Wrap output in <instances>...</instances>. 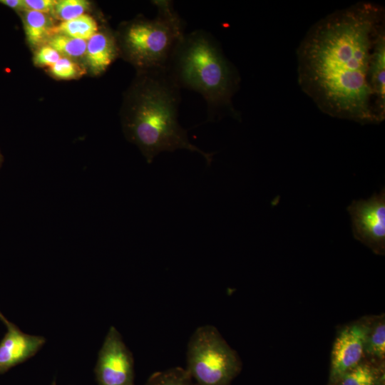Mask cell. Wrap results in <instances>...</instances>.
Segmentation results:
<instances>
[{
  "mask_svg": "<svg viewBox=\"0 0 385 385\" xmlns=\"http://www.w3.org/2000/svg\"><path fill=\"white\" fill-rule=\"evenodd\" d=\"M384 26L381 6L359 2L309 29L297 49L298 81L324 113L362 124L379 123L368 77Z\"/></svg>",
  "mask_w": 385,
  "mask_h": 385,
  "instance_id": "cell-1",
  "label": "cell"
},
{
  "mask_svg": "<svg viewBox=\"0 0 385 385\" xmlns=\"http://www.w3.org/2000/svg\"><path fill=\"white\" fill-rule=\"evenodd\" d=\"M180 89L165 69L140 71L130 99L126 128L148 163L161 152L186 149L200 153L210 165L214 153L192 144L179 123Z\"/></svg>",
  "mask_w": 385,
  "mask_h": 385,
  "instance_id": "cell-2",
  "label": "cell"
},
{
  "mask_svg": "<svg viewBox=\"0 0 385 385\" xmlns=\"http://www.w3.org/2000/svg\"><path fill=\"white\" fill-rule=\"evenodd\" d=\"M165 70L180 88L202 96L209 120L222 115L239 118L232 102L239 88V73L208 32L197 30L185 34Z\"/></svg>",
  "mask_w": 385,
  "mask_h": 385,
  "instance_id": "cell-3",
  "label": "cell"
},
{
  "mask_svg": "<svg viewBox=\"0 0 385 385\" xmlns=\"http://www.w3.org/2000/svg\"><path fill=\"white\" fill-rule=\"evenodd\" d=\"M155 19L140 18L125 26L123 43L127 54L141 71L166 69L185 35L183 22L170 1H153Z\"/></svg>",
  "mask_w": 385,
  "mask_h": 385,
  "instance_id": "cell-4",
  "label": "cell"
},
{
  "mask_svg": "<svg viewBox=\"0 0 385 385\" xmlns=\"http://www.w3.org/2000/svg\"><path fill=\"white\" fill-rule=\"evenodd\" d=\"M186 356L185 369L197 385H229L241 369L237 354L211 325L195 331Z\"/></svg>",
  "mask_w": 385,
  "mask_h": 385,
  "instance_id": "cell-5",
  "label": "cell"
},
{
  "mask_svg": "<svg viewBox=\"0 0 385 385\" xmlns=\"http://www.w3.org/2000/svg\"><path fill=\"white\" fill-rule=\"evenodd\" d=\"M352 232L358 240L376 254L385 251V192L374 194L368 200H354L348 207Z\"/></svg>",
  "mask_w": 385,
  "mask_h": 385,
  "instance_id": "cell-6",
  "label": "cell"
},
{
  "mask_svg": "<svg viewBox=\"0 0 385 385\" xmlns=\"http://www.w3.org/2000/svg\"><path fill=\"white\" fill-rule=\"evenodd\" d=\"M94 372L98 385H135L132 353L114 327L106 336Z\"/></svg>",
  "mask_w": 385,
  "mask_h": 385,
  "instance_id": "cell-7",
  "label": "cell"
},
{
  "mask_svg": "<svg viewBox=\"0 0 385 385\" xmlns=\"http://www.w3.org/2000/svg\"><path fill=\"white\" fill-rule=\"evenodd\" d=\"M369 319L345 326L337 334L332 350L329 385L365 359L364 345Z\"/></svg>",
  "mask_w": 385,
  "mask_h": 385,
  "instance_id": "cell-8",
  "label": "cell"
},
{
  "mask_svg": "<svg viewBox=\"0 0 385 385\" xmlns=\"http://www.w3.org/2000/svg\"><path fill=\"white\" fill-rule=\"evenodd\" d=\"M0 319L7 328L0 342V374H4L34 356L42 348L46 339L23 332L1 312Z\"/></svg>",
  "mask_w": 385,
  "mask_h": 385,
  "instance_id": "cell-9",
  "label": "cell"
},
{
  "mask_svg": "<svg viewBox=\"0 0 385 385\" xmlns=\"http://www.w3.org/2000/svg\"><path fill=\"white\" fill-rule=\"evenodd\" d=\"M369 84L379 122L385 118V29L378 36L371 56Z\"/></svg>",
  "mask_w": 385,
  "mask_h": 385,
  "instance_id": "cell-10",
  "label": "cell"
},
{
  "mask_svg": "<svg viewBox=\"0 0 385 385\" xmlns=\"http://www.w3.org/2000/svg\"><path fill=\"white\" fill-rule=\"evenodd\" d=\"M117 53V46L113 37L106 33L97 32L87 41L86 56L94 74L106 71Z\"/></svg>",
  "mask_w": 385,
  "mask_h": 385,
  "instance_id": "cell-11",
  "label": "cell"
},
{
  "mask_svg": "<svg viewBox=\"0 0 385 385\" xmlns=\"http://www.w3.org/2000/svg\"><path fill=\"white\" fill-rule=\"evenodd\" d=\"M23 22L26 39L31 46H40L51 36L53 26L46 14L31 10L24 11Z\"/></svg>",
  "mask_w": 385,
  "mask_h": 385,
  "instance_id": "cell-12",
  "label": "cell"
},
{
  "mask_svg": "<svg viewBox=\"0 0 385 385\" xmlns=\"http://www.w3.org/2000/svg\"><path fill=\"white\" fill-rule=\"evenodd\" d=\"M365 359L373 362L382 361L385 357V322L384 316L369 319L364 345Z\"/></svg>",
  "mask_w": 385,
  "mask_h": 385,
  "instance_id": "cell-13",
  "label": "cell"
},
{
  "mask_svg": "<svg viewBox=\"0 0 385 385\" xmlns=\"http://www.w3.org/2000/svg\"><path fill=\"white\" fill-rule=\"evenodd\" d=\"M98 31V24L88 14H83L73 19L62 21L56 26H53L51 36L63 34L68 36L88 41Z\"/></svg>",
  "mask_w": 385,
  "mask_h": 385,
  "instance_id": "cell-14",
  "label": "cell"
},
{
  "mask_svg": "<svg viewBox=\"0 0 385 385\" xmlns=\"http://www.w3.org/2000/svg\"><path fill=\"white\" fill-rule=\"evenodd\" d=\"M379 369L374 362L364 359L343 374L333 385H378Z\"/></svg>",
  "mask_w": 385,
  "mask_h": 385,
  "instance_id": "cell-15",
  "label": "cell"
},
{
  "mask_svg": "<svg viewBox=\"0 0 385 385\" xmlns=\"http://www.w3.org/2000/svg\"><path fill=\"white\" fill-rule=\"evenodd\" d=\"M60 55L70 58H79L86 55L87 41L63 34H53L47 41Z\"/></svg>",
  "mask_w": 385,
  "mask_h": 385,
  "instance_id": "cell-16",
  "label": "cell"
},
{
  "mask_svg": "<svg viewBox=\"0 0 385 385\" xmlns=\"http://www.w3.org/2000/svg\"><path fill=\"white\" fill-rule=\"evenodd\" d=\"M144 385H197L186 369L174 367L157 371L150 376Z\"/></svg>",
  "mask_w": 385,
  "mask_h": 385,
  "instance_id": "cell-17",
  "label": "cell"
},
{
  "mask_svg": "<svg viewBox=\"0 0 385 385\" xmlns=\"http://www.w3.org/2000/svg\"><path fill=\"white\" fill-rule=\"evenodd\" d=\"M89 5L86 0L56 1L53 14L62 21H69L84 14Z\"/></svg>",
  "mask_w": 385,
  "mask_h": 385,
  "instance_id": "cell-18",
  "label": "cell"
},
{
  "mask_svg": "<svg viewBox=\"0 0 385 385\" xmlns=\"http://www.w3.org/2000/svg\"><path fill=\"white\" fill-rule=\"evenodd\" d=\"M52 75L60 79H71L78 76L82 70L73 61L64 57L61 58L55 64L50 66Z\"/></svg>",
  "mask_w": 385,
  "mask_h": 385,
  "instance_id": "cell-19",
  "label": "cell"
},
{
  "mask_svg": "<svg viewBox=\"0 0 385 385\" xmlns=\"http://www.w3.org/2000/svg\"><path fill=\"white\" fill-rule=\"evenodd\" d=\"M60 58L61 55L54 48L48 45H44L36 51L34 61L38 66H51Z\"/></svg>",
  "mask_w": 385,
  "mask_h": 385,
  "instance_id": "cell-20",
  "label": "cell"
},
{
  "mask_svg": "<svg viewBox=\"0 0 385 385\" xmlns=\"http://www.w3.org/2000/svg\"><path fill=\"white\" fill-rule=\"evenodd\" d=\"M25 11L31 10L43 14H53L56 1L55 0H24Z\"/></svg>",
  "mask_w": 385,
  "mask_h": 385,
  "instance_id": "cell-21",
  "label": "cell"
},
{
  "mask_svg": "<svg viewBox=\"0 0 385 385\" xmlns=\"http://www.w3.org/2000/svg\"><path fill=\"white\" fill-rule=\"evenodd\" d=\"M0 3L14 9L26 10L24 0H0Z\"/></svg>",
  "mask_w": 385,
  "mask_h": 385,
  "instance_id": "cell-22",
  "label": "cell"
},
{
  "mask_svg": "<svg viewBox=\"0 0 385 385\" xmlns=\"http://www.w3.org/2000/svg\"><path fill=\"white\" fill-rule=\"evenodd\" d=\"M51 385H56V382H55V381H53V382L52 383V384H51Z\"/></svg>",
  "mask_w": 385,
  "mask_h": 385,
  "instance_id": "cell-23",
  "label": "cell"
}]
</instances>
